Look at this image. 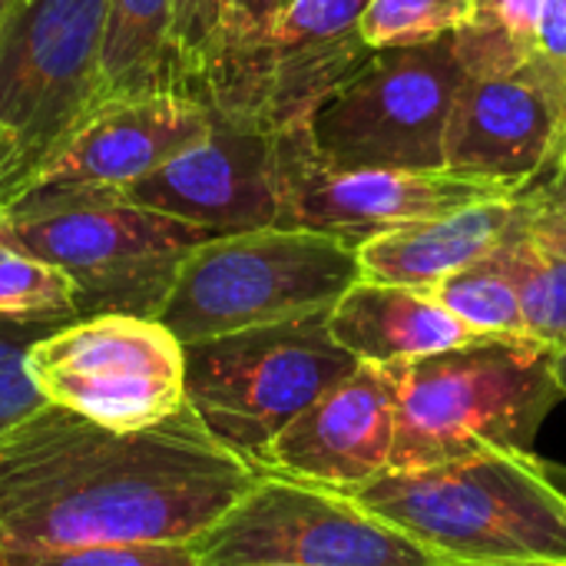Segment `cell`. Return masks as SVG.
<instances>
[{
    "label": "cell",
    "mask_w": 566,
    "mask_h": 566,
    "mask_svg": "<svg viewBox=\"0 0 566 566\" xmlns=\"http://www.w3.org/2000/svg\"><path fill=\"white\" fill-rule=\"evenodd\" d=\"M557 348L527 335H481L471 345L388 365L395 381L391 471L438 468L488 451H534L564 401Z\"/></svg>",
    "instance_id": "7a4b0ae2"
},
{
    "label": "cell",
    "mask_w": 566,
    "mask_h": 566,
    "mask_svg": "<svg viewBox=\"0 0 566 566\" xmlns=\"http://www.w3.org/2000/svg\"><path fill=\"white\" fill-rule=\"evenodd\" d=\"M106 7L109 0H17L0 23V209L27 196L106 99Z\"/></svg>",
    "instance_id": "8992f818"
},
{
    "label": "cell",
    "mask_w": 566,
    "mask_h": 566,
    "mask_svg": "<svg viewBox=\"0 0 566 566\" xmlns=\"http://www.w3.org/2000/svg\"><path fill=\"white\" fill-rule=\"evenodd\" d=\"M352 497L451 564L566 560V491L534 451L385 471Z\"/></svg>",
    "instance_id": "3957f363"
},
{
    "label": "cell",
    "mask_w": 566,
    "mask_h": 566,
    "mask_svg": "<svg viewBox=\"0 0 566 566\" xmlns=\"http://www.w3.org/2000/svg\"><path fill=\"white\" fill-rule=\"evenodd\" d=\"M292 3L295 0H226L219 46L206 83L209 106H222L239 90L249 66L255 63V56L262 53Z\"/></svg>",
    "instance_id": "603a6c76"
},
{
    "label": "cell",
    "mask_w": 566,
    "mask_h": 566,
    "mask_svg": "<svg viewBox=\"0 0 566 566\" xmlns=\"http://www.w3.org/2000/svg\"><path fill=\"white\" fill-rule=\"evenodd\" d=\"M358 365L322 312L186 345V401L219 444L262 471L272 441Z\"/></svg>",
    "instance_id": "52a82bcc"
},
{
    "label": "cell",
    "mask_w": 566,
    "mask_h": 566,
    "mask_svg": "<svg viewBox=\"0 0 566 566\" xmlns=\"http://www.w3.org/2000/svg\"><path fill=\"white\" fill-rule=\"evenodd\" d=\"M0 315L23 322H73V282L56 265L0 239Z\"/></svg>",
    "instance_id": "cb8c5ba5"
},
{
    "label": "cell",
    "mask_w": 566,
    "mask_h": 566,
    "mask_svg": "<svg viewBox=\"0 0 566 566\" xmlns=\"http://www.w3.org/2000/svg\"><path fill=\"white\" fill-rule=\"evenodd\" d=\"M226 0H176V53L182 90L206 103V83L219 46Z\"/></svg>",
    "instance_id": "4316f807"
},
{
    "label": "cell",
    "mask_w": 566,
    "mask_h": 566,
    "mask_svg": "<svg viewBox=\"0 0 566 566\" xmlns=\"http://www.w3.org/2000/svg\"><path fill=\"white\" fill-rule=\"evenodd\" d=\"M461 80L454 33L375 50L315 106L312 139L338 169H444V136Z\"/></svg>",
    "instance_id": "ba28073f"
},
{
    "label": "cell",
    "mask_w": 566,
    "mask_h": 566,
    "mask_svg": "<svg viewBox=\"0 0 566 566\" xmlns=\"http://www.w3.org/2000/svg\"><path fill=\"white\" fill-rule=\"evenodd\" d=\"M478 17V0H368L361 36L371 50L415 46L464 30Z\"/></svg>",
    "instance_id": "d4e9b609"
},
{
    "label": "cell",
    "mask_w": 566,
    "mask_h": 566,
    "mask_svg": "<svg viewBox=\"0 0 566 566\" xmlns=\"http://www.w3.org/2000/svg\"><path fill=\"white\" fill-rule=\"evenodd\" d=\"M119 196L219 235L269 229L279 222L272 129L212 109L206 139Z\"/></svg>",
    "instance_id": "4fadbf2b"
},
{
    "label": "cell",
    "mask_w": 566,
    "mask_h": 566,
    "mask_svg": "<svg viewBox=\"0 0 566 566\" xmlns=\"http://www.w3.org/2000/svg\"><path fill=\"white\" fill-rule=\"evenodd\" d=\"M63 322H23L0 315V434L40 411L46 401L27 375V352Z\"/></svg>",
    "instance_id": "484cf974"
},
{
    "label": "cell",
    "mask_w": 566,
    "mask_h": 566,
    "mask_svg": "<svg viewBox=\"0 0 566 566\" xmlns=\"http://www.w3.org/2000/svg\"><path fill=\"white\" fill-rule=\"evenodd\" d=\"M547 471H551V478H554V481H557V484H560V488L566 491V468H564V464H547Z\"/></svg>",
    "instance_id": "d6a6232c"
},
{
    "label": "cell",
    "mask_w": 566,
    "mask_h": 566,
    "mask_svg": "<svg viewBox=\"0 0 566 566\" xmlns=\"http://www.w3.org/2000/svg\"><path fill=\"white\" fill-rule=\"evenodd\" d=\"M279 229H308L361 245L391 229L438 219L481 199L517 196L511 186L448 169H338L315 139L308 116L272 129Z\"/></svg>",
    "instance_id": "8fae6325"
},
{
    "label": "cell",
    "mask_w": 566,
    "mask_h": 566,
    "mask_svg": "<svg viewBox=\"0 0 566 566\" xmlns=\"http://www.w3.org/2000/svg\"><path fill=\"white\" fill-rule=\"evenodd\" d=\"M517 232H524L521 196H501L461 206L438 219L391 229L355 249L361 279L434 289L441 279L497 252Z\"/></svg>",
    "instance_id": "e0dca14e"
},
{
    "label": "cell",
    "mask_w": 566,
    "mask_h": 566,
    "mask_svg": "<svg viewBox=\"0 0 566 566\" xmlns=\"http://www.w3.org/2000/svg\"><path fill=\"white\" fill-rule=\"evenodd\" d=\"M358 279V249L335 235L279 226L229 232L186 255L156 318L192 345L332 312Z\"/></svg>",
    "instance_id": "5b68a950"
},
{
    "label": "cell",
    "mask_w": 566,
    "mask_h": 566,
    "mask_svg": "<svg viewBox=\"0 0 566 566\" xmlns=\"http://www.w3.org/2000/svg\"><path fill=\"white\" fill-rule=\"evenodd\" d=\"M212 235L219 232L146 209L116 189L30 192L0 209V239L73 282L76 318H156L186 255Z\"/></svg>",
    "instance_id": "277c9868"
},
{
    "label": "cell",
    "mask_w": 566,
    "mask_h": 566,
    "mask_svg": "<svg viewBox=\"0 0 566 566\" xmlns=\"http://www.w3.org/2000/svg\"><path fill=\"white\" fill-rule=\"evenodd\" d=\"M566 153V76L544 53L507 73L468 76L454 96L444 169L524 192Z\"/></svg>",
    "instance_id": "7c38bea8"
},
{
    "label": "cell",
    "mask_w": 566,
    "mask_h": 566,
    "mask_svg": "<svg viewBox=\"0 0 566 566\" xmlns=\"http://www.w3.org/2000/svg\"><path fill=\"white\" fill-rule=\"evenodd\" d=\"M547 0H478V17L454 33L468 76L507 73L541 56Z\"/></svg>",
    "instance_id": "ffe728a7"
},
{
    "label": "cell",
    "mask_w": 566,
    "mask_h": 566,
    "mask_svg": "<svg viewBox=\"0 0 566 566\" xmlns=\"http://www.w3.org/2000/svg\"><path fill=\"white\" fill-rule=\"evenodd\" d=\"M103 80L106 96L186 93L176 53V0H109Z\"/></svg>",
    "instance_id": "d6986e66"
},
{
    "label": "cell",
    "mask_w": 566,
    "mask_h": 566,
    "mask_svg": "<svg viewBox=\"0 0 566 566\" xmlns=\"http://www.w3.org/2000/svg\"><path fill=\"white\" fill-rule=\"evenodd\" d=\"M541 53L557 63L566 76V0H547L541 20Z\"/></svg>",
    "instance_id": "f546056e"
},
{
    "label": "cell",
    "mask_w": 566,
    "mask_h": 566,
    "mask_svg": "<svg viewBox=\"0 0 566 566\" xmlns=\"http://www.w3.org/2000/svg\"><path fill=\"white\" fill-rule=\"evenodd\" d=\"M199 566H448L352 494L262 474L199 541Z\"/></svg>",
    "instance_id": "30bf717a"
},
{
    "label": "cell",
    "mask_w": 566,
    "mask_h": 566,
    "mask_svg": "<svg viewBox=\"0 0 566 566\" xmlns=\"http://www.w3.org/2000/svg\"><path fill=\"white\" fill-rule=\"evenodd\" d=\"M431 295L478 335H527L517 289L491 255L441 279Z\"/></svg>",
    "instance_id": "7402d4cb"
},
{
    "label": "cell",
    "mask_w": 566,
    "mask_h": 566,
    "mask_svg": "<svg viewBox=\"0 0 566 566\" xmlns=\"http://www.w3.org/2000/svg\"><path fill=\"white\" fill-rule=\"evenodd\" d=\"M391 451L395 381L378 365H358L272 441L262 471L355 494L391 471Z\"/></svg>",
    "instance_id": "2e32d148"
},
{
    "label": "cell",
    "mask_w": 566,
    "mask_h": 566,
    "mask_svg": "<svg viewBox=\"0 0 566 566\" xmlns=\"http://www.w3.org/2000/svg\"><path fill=\"white\" fill-rule=\"evenodd\" d=\"M554 368H557V381H560V388H564V398H566V348H557Z\"/></svg>",
    "instance_id": "1f68e13d"
},
{
    "label": "cell",
    "mask_w": 566,
    "mask_h": 566,
    "mask_svg": "<svg viewBox=\"0 0 566 566\" xmlns=\"http://www.w3.org/2000/svg\"><path fill=\"white\" fill-rule=\"evenodd\" d=\"M212 129L209 103L189 93L106 96L56 149L30 192L126 189L186 153Z\"/></svg>",
    "instance_id": "9a60e30c"
},
{
    "label": "cell",
    "mask_w": 566,
    "mask_h": 566,
    "mask_svg": "<svg viewBox=\"0 0 566 566\" xmlns=\"http://www.w3.org/2000/svg\"><path fill=\"white\" fill-rule=\"evenodd\" d=\"M259 478L189 405L146 431L43 405L0 434V566L83 547L192 544Z\"/></svg>",
    "instance_id": "6da1fadb"
},
{
    "label": "cell",
    "mask_w": 566,
    "mask_h": 566,
    "mask_svg": "<svg viewBox=\"0 0 566 566\" xmlns=\"http://www.w3.org/2000/svg\"><path fill=\"white\" fill-rule=\"evenodd\" d=\"M13 3H17V0H0V23L7 20V13L13 10Z\"/></svg>",
    "instance_id": "836d02e7"
},
{
    "label": "cell",
    "mask_w": 566,
    "mask_h": 566,
    "mask_svg": "<svg viewBox=\"0 0 566 566\" xmlns=\"http://www.w3.org/2000/svg\"><path fill=\"white\" fill-rule=\"evenodd\" d=\"M365 7L368 0H295L239 90L209 109L269 129L312 116L375 53L361 36Z\"/></svg>",
    "instance_id": "5bb4252c"
},
{
    "label": "cell",
    "mask_w": 566,
    "mask_h": 566,
    "mask_svg": "<svg viewBox=\"0 0 566 566\" xmlns=\"http://www.w3.org/2000/svg\"><path fill=\"white\" fill-rule=\"evenodd\" d=\"M27 375L46 405L109 431H146L189 405L186 345L159 318L129 312L46 332L27 352Z\"/></svg>",
    "instance_id": "9c48e42d"
},
{
    "label": "cell",
    "mask_w": 566,
    "mask_h": 566,
    "mask_svg": "<svg viewBox=\"0 0 566 566\" xmlns=\"http://www.w3.org/2000/svg\"><path fill=\"white\" fill-rule=\"evenodd\" d=\"M517 196L524 235L566 255V153Z\"/></svg>",
    "instance_id": "83f0119b"
},
{
    "label": "cell",
    "mask_w": 566,
    "mask_h": 566,
    "mask_svg": "<svg viewBox=\"0 0 566 566\" xmlns=\"http://www.w3.org/2000/svg\"><path fill=\"white\" fill-rule=\"evenodd\" d=\"M497 269L514 282L527 338L551 348H566V255L517 232L497 252Z\"/></svg>",
    "instance_id": "44dd1931"
},
{
    "label": "cell",
    "mask_w": 566,
    "mask_h": 566,
    "mask_svg": "<svg viewBox=\"0 0 566 566\" xmlns=\"http://www.w3.org/2000/svg\"><path fill=\"white\" fill-rule=\"evenodd\" d=\"M222 7H226V3H222Z\"/></svg>",
    "instance_id": "e575fe53"
},
{
    "label": "cell",
    "mask_w": 566,
    "mask_h": 566,
    "mask_svg": "<svg viewBox=\"0 0 566 566\" xmlns=\"http://www.w3.org/2000/svg\"><path fill=\"white\" fill-rule=\"evenodd\" d=\"M7 566H199L192 544H129V547H83L56 551Z\"/></svg>",
    "instance_id": "f1b7e54d"
},
{
    "label": "cell",
    "mask_w": 566,
    "mask_h": 566,
    "mask_svg": "<svg viewBox=\"0 0 566 566\" xmlns=\"http://www.w3.org/2000/svg\"><path fill=\"white\" fill-rule=\"evenodd\" d=\"M335 342L361 365H405L481 338L458 322L431 289L358 279L328 312Z\"/></svg>",
    "instance_id": "ac0fdd59"
},
{
    "label": "cell",
    "mask_w": 566,
    "mask_h": 566,
    "mask_svg": "<svg viewBox=\"0 0 566 566\" xmlns=\"http://www.w3.org/2000/svg\"><path fill=\"white\" fill-rule=\"evenodd\" d=\"M448 566H566V560H527V564H448Z\"/></svg>",
    "instance_id": "4dcf8cb0"
}]
</instances>
